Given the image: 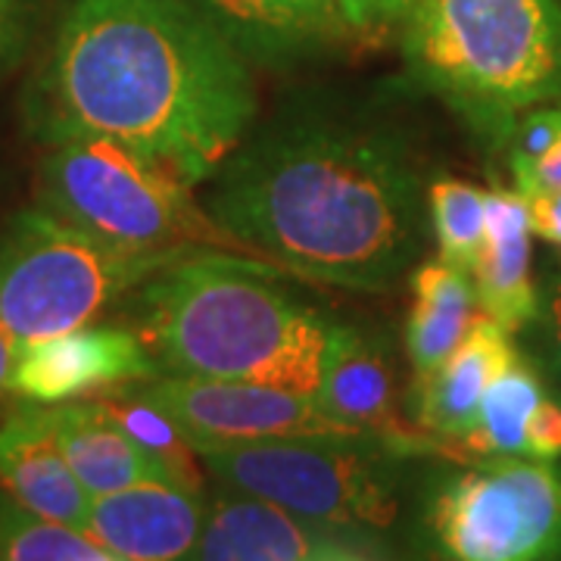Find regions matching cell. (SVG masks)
Segmentation results:
<instances>
[{"label":"cell","mask_w":561,"mask_h":561,"mask_svg":"<svg viewBox=\"0 0 561 561\" xmlns=\"http://www.w3.org/2000/svg\"><path fill=\"white\" fill-rule=\"evenodd\" d=\"M512 181L522 194H534V191H549V187H561V144L540 162L530 165H515L512 169Z\"/></svg>","instance_id":"30"},{"label":"cell","mask_w":561,"mask_h":561,"mask_svg":"<svg viewBox=\"0 0 561 561\" xmlns=\"http://www.w3.org/2000/svg\"><path fill=\"white\" fill-rule=\"evenodd\" d=\"M324 561H368V559H365V556H359V552H356V549H353L350 542L337 540V542H334V549H331V552L324 556Z\"/></svg>","instance_id":"32"},{"label":"cell","mask_w":561,"mask_h":561,"mask_svg":"<svg viewBox=\"0 0 561 561\" xmlns=\"http://www.w3.org/2000/svg\"><path fill=\"white\" fill-rule=\"evenodd\" d=\"M337 540L272 502L219 486L209 496L197 561H324Z\"/></svg>","instance_id":"17"},{"label":"cell","mask_w":561,"mask_h":561,"mask_svg":"<svg viewBox=\"0 0 561 561\" xmlns=\"http://www.w3.org/2000/svg\"><path fill=\"white\" fill-rule=\"evenodd\" d=\"M256 116L253 62L194 0H62L22 94L41 144L116 140L191 187L216 175Z\"/></svg>","instance_id":"2"},{"label":"cell","mask_w":561,"mask_h":561,"mask_svg":"<svg viewBox=\"0 0 561 561\" xmlns=\"http://www.w3.org/2000/svg\"><path fill=\"white\" fill-rule=\"evenodd\" d=\"M409 540L415 561H561V465L465 459L427 474Z\"/></svg>","instance_id":"8"},{"label":"cell","mask_w":561,"mask_h":561,"mask_svg":"<svg viewBox=\"0 0 561 561\" xmlns=\"http://www.w3.org/2000/svg\"><path fill=\"white\" fill-rule=\"evenodd\" d=\"M0 561H125L79 527L28 512L0 486Z\"/></svg>","instance_id":"22"},{"label":"cell","mask_w":561,"mask_h":561,"mask_svg":"<svg viewBox=\"0 0 561 561\" xmlns=\"http://www.w3.org/2000/svg\"><path fill=\"white\" fill-rule=\"evenodd\" d=\"M534 228L527 197L518 187L486 191V231L471 278L483 316L508 334H522L537 319L540 287L534 280Z\"/></svg>","instance_id":"16"},{"label":"cell","mask_w":561,"mask_h":561,"mask_svg":"<svg viewBox=\"0 0 561 561\" xmlns=\"http://www.w3.org/2000/svg\"><path fill=\"white\" fill-rule=\"evenodd\" d=\"M424 179L400 125L341 101H290L209 179L206 213L250 256L362 294L424 250Z\"/></svg>","instance_id":"1"},{"label":"cell","mask_w":561,"mask_h":561,"mask_svg":"<svg viewBox=\"0 0 561 561\" xmlns=\"http://www.w3.org/2000/svg\"><path fill=\"white\" fill-rule=\"evenodd\" d=\"M527 197V209H530V228L534 234L552 243L561 250V187H549V191H534L524 194Z\"/></svg>","instance_id":"29"},{"label":"cell","mask_w":561,"mask_h":561,"mask_svg":"<svg viewBox=\"0 0 561 561\" xmlns=\"http://www.w3.org/2000/svg\"><path fill=\"white\" fill-rule=\"evenodd\" d=\"M402 60L421 91L505 147L524 113L561 103V0H415Z\"/></svg>","instance_id":"4"},{"label":"cell","mask_w":561,"mask_h":561,"mask_svg":"<svg viewBox=\"0 0 561 561\" xmlns=\"http://www.w3.org/2000/svg\"><path fill=\"white\" fill-rule=\"evenodd\" d=\"M157 375L160 371L131 324L91 321L66 334L22 343L13 393L20 400L57 405Z\"/></svg>","instance_id":"11"},{"label":"cell","mask_w":561,"mask_h":561,"mask_svg":"<svg viewBox=\"0 0 561 561\" xmlns=\"http://www.w3.org/2000/svg\"><path fill=\"white\" fill-rule=\"evenodd\" d=\"M409 284L412 309L405 319V356L412 362V375H424L465 341L481 302L471 272L440 256L419 262Z\"/></svg>","instance_id":"19"},{"label":"cell","mask_w":561,"mask_h":561,"mask_svg":"<svg viewBox=\"0 0 561 561\" xmlns=\"http://www.w3.org/2000/svg\"><path fill=\"white\" fill-rule=\"evenodd\" d=\"M209 247L128 250L47 209H22L0 238V324L22 343L98 321L144 280Z\"/></svg>","instance_id":"6"},{"label":"cell","mask_w":561,"mask_h":561,"mask_svg":"<svg viewBox=\"0 0 561 561\" xmlns=\"http://www.w3.org/2000/svg\"><path fill=\"white\" fill-rule=\"evenodd\" d=\"M316 402L328 419L343 424L346 431L383 443L409 459L427 453L449 456L440 440L424 434L415 421L400 412L397 359L387 337L371 328L334 321Z\"/></svg>","instance_id":"10"},{"label":"cell","mask_w":561,"mask_h":561,"mask_svg":"<svg viewBox=\"0 0 561 561\" xmlns=\"http://www.w3.org/2000/svg\"><path fill=\"white\" fill-rule=\"evenodd\" d=\"M41 22V0H0V81L20 69Z\"/></svg>","instance_id":"25"},{"label":"cell","mask_w":561,"mask_h":561,"mask_svg":"<svg viewBox=\"0 0 561 561\" xmlns=\"http://www.w3.org/2000/svg\"><path fill=\"white\" fill-rule=\"evenodd\" d=\"M225 490L272 502L334 537L378 540L405 505L409 456L378 440H265L201 449Z\"/></svg>","instance_id":"5"},{"label":"cell","mask_w":561,"mask_h":561,"mask_svg":"<svg viewBox=\"0 0 561 561\" xmlns=\"http://www.w3.org/2000/svg\"><path fill=\"white\" fill-rule=\"evenodd\" d=\"M153 402L201 449L265 440H368L328 419L312 397L250 381H203V378H150L125 383Z\"/></svg>","instance_id":"9"},{"label":"cell","mask_w":561,"mask_h":561,"mask_svg":"<svg viewBox=\"0 0 561 561\" xmlns=\"http://www.w3.org/2000/svg\"><path fill=\"white\" fill-rule=\"evenodd\" d=\"M515 334H508L490 316L478 312L465 341L431 371L415 375L409 387V419L424 434L440 440L449 453V443H465L474 431L486 387L508 362L518 356Z\"/></svg>","instance_id":"14"},{"label":"cell","mask_w":561,"mask_h":561,"mask_svg":"<svg viewBox=\"0 0 561 561\" xmlns=\"http://www.w3.org/2000/svg\"><path fill=\"white\" fill-rule=\"evenodd\" d=\"M247 60L262 69H294L346 44L331 0H194Z\"/></svg>","instance_id":"15"},{"label":"cell","mask_w":561,"mask_h":561,"mask_svg":"<svg viewBox=\"0 0 561 561\" xmlns=\"http://www.w3.org/2000/svg\"><path fill=\"white\" fill-rule=\"evenodd\" d=\"M561 144V103L552 106H537L524 113L512 138L505 144L508 153V169L515 165H530V162L546 160Z\"/></svg>","instance_id":"24"},{"label":"cell","mask_w":561,"mask_h":561,"mask_svg":"<svg viewBox=\"0 0 561 561\" xmlns=\"http://www.w3.org/2000/svg\"><path fill=\"white\" fill-rule=\"evenodd\" d=\"M542 400H546V383H542L540 368L534 362L522 359L518 353L486 387L478 424L461 443L465 459L524 456L527 421Z\"/></svg>","instance_id":"20"},{"label":"cell","mask_w":561,"mask_h":561,"mask_svg":"<svg viewBox=\"0 0 561 561\" xmlns=\"http://www.w3.org/2000/svg\"><path fill=\"white\" fill-rule=\"evenodd\" d=\"M524 456L540 461H561V402L546 400L534 409L524 434Z\"/></svg>","instance_id":"28"},{"label":"cell","mask_w":561,"mask_h":561,"mask_svg":"<svg viewBox=\"0 0 561 561\" xmlns=\"http://www.w3.org/2000/svg\"><path fill=\"white\" fill-rule=\"evenodd\" d=\"M209 500L179 483H135L91 502L88 534L125 561H197Z\"/></svg>","instance_id":"12"},{"label":"cell","mask_w":561,"mask_h":561,"mask_svg":"<svg viewBox=\"0 0 561 561\" xmlns=\"http://www.w3.org/2000/svg\"><path fill=\"white\" fill-rule=\"evenodd\" d=\"M331 7L350 38L371 41L402 28L415 0H331Z\"/></svg>","instance_id":"26"},{"label":"cell","mask_w":561,"mask_h":561,"mask_svg":"<svg viewBox=\"0 0 561 561\" xmlns=\"http://www.w3.org/2000/svg\"><path fill=\"white\" fill-rule=\"evenodd\" d=\"M50 415L62 456L94 500L135 483H175L160 461L128 437L98 397L57 402L50 405Z\"/></svg>","instance_id":"18"},{"label":"cell","mask_w":561,"mask_h":561,"mask_svg":"<svg viewBox=\"0 0 561 561\" xmlns=\"http://www.w3.org/2000/svg\"><path fill=\"white\" fill-rule=\"evenodd\" d=\"M427 219L437 256L471 272L486 231V191L459 179H437L427 187Z\"/></svg>","instance_id":"23"},{"label":"cell","mask_w":561,"mask_h":561,"mask_svg":"<svg viewBox=\"0 0 561 561\" xmlns=\"http://www.w3.org/2000/svg\"><path fill=\"white\" fill-rule=\"evenodd\" d=\"M38 206L128 250L209 247L250 256L194 201L191 184L116 140L81 138L50 147L38 165Z\"/></svg>","instance_id":"7"},{"label":"cell","mask_w":561,"mask_h":561,"mask_svg":"<svg viewBox=\"0 0 561 561\" xmlns=\"http://www.w3.org/2000/svg\"><path fill=\"white\" fill-rule=\"evenodd\" d=\"M98 400L113 412V419L128 431L131 440L160 461L162 468L172 474V481L184 490L203 493L206 468H203L201 453L162 409H157L153 402H147L128 387H113V390L101 393Z\"/></svg>","instance_id":"21"},{"label":"cell","mask_w":561,"mask_h":561,"mask_svg":"<svg viewBox=\"0 0 561 561\" xmlns=\"http://www.w3.org/2000/svg\"><path fill=\"white\" fill-rule=\"evenodd\" d=\"M160 375L250 381L316 400L334 319L280 284L272 262L203 250L125 297ZM157 375V378H160Z\"/></svg>","instance_id":"3"},{"label":"cell","mask_w":561,"mask_h":561,"mask_svg":"<svg viewBox=\"0 0 561 561\" xmlns=\"http://www.w3.org/2000/svg\"><path fill=\"white\" fill-rule=\"evenodd\" d=\"M0 486L41 518L88 534L94 496L62 456L50 405L20 400L0 419Z\"/></svg>","instance_id":"13"},{"label":"cell","mask_w":561,"mask_h":561,"mask_svg":"<svg viewBox=\"0 0 561 561\" xmlns=\"http://www.w3.org/2000/svg\"><path fill=\"white\" fill-rule=\"evenodd\" d=\"M527 331H534L540 368L561 387V260L542 280L537 319L530 321Z\"/></svg>","instance_id":"27"},{"label":"cell","mask_w":561,"mask_h":561,"mask_svg":"<svg viewBox=\"0 0 561 561\" xmlns=\"http://www.w3.org/2000/svg\"><path fill=\"white\" fill-rule=\"evenodd\" d=\"M22 341L13 337L3 324H0V400L13 393V371H16V359H20ZM16 397V393H13Z\"/></svg>","instance_id":"31"}]
</instances>
